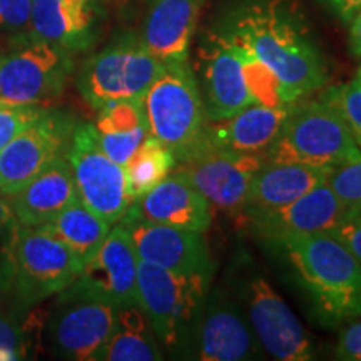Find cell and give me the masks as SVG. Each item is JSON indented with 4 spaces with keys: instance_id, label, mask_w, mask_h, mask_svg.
<instances>
[{
    "instance_id": "1",
    "label": "cell",
    "mask_w": 361,
    "mask_h": 361,
    "mask_svg": "<svg viewBox=\"0 0 361 361\" xmlns=\"http://www.w3.org/2000/svg\"><path fill=\"white\" fill-rule=\"evenodd\" d=\"M224 32L263 61L298 102L328 82L318 45L286 0H255L236 8Z\"/></svg>"
},
{
    "instance_id": "2",
    "label": "cell",
    "mask_w": 361,
    "mask_h": 361,
    "mask_svg": "<svg viewBox=\"0 0 361 361\" xmlns=\"http://www.w3.org/2000/svg\"><path fill=\"white\" fill-rule=\"evenodd\" d=\"M281 247L318 319L340 326L361 316V263L331 233L283 239Z\"/></svg>"
},
{
    "instance_id": "3",
    "label": "cell",
    "mask_w": 361,
    "mask_h": 361,
    "mask_svg": "<svg viewBox=\"0 0 361 361\" xmlns=\"http://www.w3.org/2000/svg\"><path fill=\"white\" fill-rule=\"evenodd\" d=\"M213 278L179 274L139 261L137 305L151 323L161 350L191 358L194 331Z\"/></svg>"
},
{
    "instance_id": "4",
    "label": "cell",
    "mask_w": 361,
    "mask_h": 361,
    "mask_svg": "<svg viewBox=\"0 0 361 361\" xmlns=\"http://www.w3.org/2000/svg\"><path fill=\"white\" fill-rule=\"evenodd\" d=\"M361 147L341 116L322 99L298 101L264 152L266 161L338 168L360 159Z\"/></svg>"
},
{
    "instance_id": "5",
    "label": "cell",
    "mask_w": 361,
    "mask_h": 361,
    "mask_svg": "<svg viewBox=\"0 0 361 361\" xmlns=\"http://www.w3.org/2000/svg\"><path fill=\"white\" fill-rule=\"evenodd\" d=\"M149 134L180 161L207 123L204 101L189 61L166 64L142 97Z\"/></svg>"
},
{
    "instance_id": "6",
    "label": "cell",
    "mask_w": 361,
    "mask_h": 361,
    "mask_svg": "<svg viewBox=\"0 0 361 361\" xmlns=\"http://www.w3.org/2000/svg\"><path fill=\"white\" fill-rule=\"evenodd\" d=\"M116 306L75 279L57 295L42 341L54 358L96 361L114 326Z\"/></svg>"
},
{
    "instance_id": "7",
    "label": "cell",
    "mask_w": 361,
    "mask_h": 361,
    "mask_svg": "<svg viewBox=\"0 0 361 361\" xmlns=\"http://www.w3.org/2000/svg\"><path fill=\"white\" fill-rule=\"evenodd\" d=\"M82 268L78 256L44 224H20L11 305L32 310L71 286L82 273Z\"/></svg>"
},
{
    "instance_id": "8",
    "label": "cell",
    "mask_w": 361,
    "mask_h": 361,
    "mask_svg": "<svg viewBox=\"0 0 361 361\" xmlns=\"http://www.w3.org/2000/svg\"><path fill=\"white\" fill-rule=\"evenodd\" d=\"M164 64L144 47L139 37L126 35L107 45L82 66L78 87L94 109L111 102L142 99Z\"/></svg>"
},
{
    "instance_id": "9",
    "label": "cell",
    "mask_w": 361,
    "mask_h": 361,
    "mask_svg": "<svg viewBox=\"0 0 361 361\" xmlns=\"http://www.w3.org/2000/svg\"><path fill=\"white\" fill-rule=\"evenodd\" d=\"M78 197L92 213L116 224L133 204L126 169L99 146L94 124H78L66 151Z\"/></svg>"
},
{
    "instance_id": "10",
    "label": "cell",
    "mask_w": 361,
    "mask_h": 361,
    "mask_svg": "<svg viewBox=\"0 0 361 361\" xmlns=\"http://www.w3.org/2000/svg\"><path fill=\"white\" fill-rule=\"evenodd\" d=\"M71 71L69 51L30 39L0 57V102L37 106L61 96Z\"/></svg>"
},
{
    "instance_id": "11",
    "label": "cell",
    "mask_w": 361,
    "mask_h": 361,
    "mask_svg": "<svg viewBox=\"0 0 361 361\" xmlns=\"http://www.w3.org/2000/svg\"><path fill=\"white\" fill-rule=\"evenodd\" d=\"M263 346L252 331L243 306L221 288H209L202 303L191 358L243 361L263 358Z\"/></svg>"
},
{
    "instance_id": "12",
    "label": "cell",
    "mask_w": 361,
    "mask_h": 361,
    "mask_svg": "<svg viewBox=\"0 0 361 361\" xmlns=\"http://www.w3.org/2000/svg\"><path fill=\"white\" fill-rule=\"evenodd\" d=\"M247 322L266 353L281 361L314 358V346L290 306L263 276L252 274L241 288Z\"/></svg>"
},
{
    "instance_id": "13",
    "label": "cell",
    "mask_w": 361,
    "mask_h": 361,
    "mask_svg": "<svg viewBox=\"0 0 361 361\" xmlns=\"http://www.w3.org/2000/svg\"><path fill=\"white\" fill-rule=\"evenodd\" d=\"M117 223L128 231L139 261L161 266L173 273L214 278V261L202 236L204 233L152 223L130 206Z\"/></svg>"
},
{
    "instance_id": "14",
    "label": "cell",
    "mask_w": 361,
    "mask_h": 361,
    "mask_svg": "<svg viewBox=\"0 0 361 361\" xmlns=\"http://www.w3.org/2000/svg\"><path fill=\"white\" fill-rule=\"evenodd\" d=\"M74 121L69 114L45 109L25 130L0 149V192H19L69 146Z\"/></svg>"
},
{
    "instance_id": "15",
    "label": "cell",
    "mask_w": 361,
    "mask_h": 361,
    "mask_svg": "<svg viewBox=\"0 0 361 361\" xmlns=\"http://www.w3.org/2000/svg\"><path fill=\"white\" fill-rule=\"evenodd\" d=\"M263 162L259 154L197 151L179 161L176 169L191 179L211 207L236 214L245 209L251 179Z\"/></svg>"
},
{
    "instance_id": "16",
    "label": "cell",
    "mask_w": 361,
    "mask_h": 361,
    "mask_svg": "<svg viewBox=\"0 0 361 361\" xmlns=\"http://www.w3.org/2000/svg\"><path fill=\"white\" fill-rule=\"evenodd\" d=\"M200 89L207 121H219L251 106L238 45L224 30L211 34L200 49Z\"/></svg>"
},
{
    "instance_id": "17",
    "label": "cell",
    "mask_w": 361,
    "mask_h": 361,
    "mask_svg": "<svg viewBox=\"0 0 361 361\" xmlns=\"http://www.w3.org/2000/svg\"><path fill=\"white\" fill-rule=\"evenodd\" d=\"M346 209L348 207L324 180L290 204L278 209L252 211L245 216L256 236L276 245L288 238L331 231Z\"/></svg>"
},
{
    "instance_id": "18",
    "label": "cell",
    "mask_w": 361,
    "mask_h": 361,
    "mask_svg": "<svg viewBox=\"0 0 361 361\" xmlns=\"http://www.w3.org/2000/svg\"><path fill=\"white\" fill-rule=\"evenodd\" d=\"M291 107L293 104L274 107L251 104L231 117L207 121L197 142L184 157L197 151L264 156V152L276 139Z\"/></svg>"
},
{
    "instance_id": "19",
    "label": "cell",
    "mask_w": 361,
    "mask_h": 361,
    "mask_svg": "<svg viewBox=\"0 0 361 361\" xmlns=\"http://www.w3.org/2000/svg\"><path fill=\"white\" fill-rule=\"evenodd\" d=\"M137 269L133 241L124 226L116 223L78 279L116 308H123L137 305Z\"/></svg>"
},
{
    "instance_id": "20",
    "label": "cell",
    "mask_w": 361,
    "mask_h": 361,
    "mask_svg": "<svg viewBox=\"0 0 361 361\" xmlns=\"http://www.w3.org/2000/svg\"><path fill=\"white\" fill-rule=\"evenodd\" d=\"M130 207L152 223L197 233H206L213 221L209 202L191 179L178 169L171 171Z\"/></svg>"
},
{
    "instance_id": "21",
    "label": "cell",
    "mask_w": 361,
    "mask_h": 361,
    "mask_svg": "<svg viewBox=\"0 0 361 361\" xmlns=\"http://www.w3.org/2000/svg\"><path fill=\"white\" fill-rule=\"evenodd\" d=\"M202 0H152L142 24L141 42L161 64L186 62Z\"/></svg>"
},
{
    "instance_id": "22",
    "label": "cell",
    "mask_w": 361,
    "mask_h": 361,
    "mask_svg": "<svg viewBox=\"0 0 361 361\" xmlns=\"http://www.w3.org/2000/svg\"><path fill=\"white\" fill-rule=\"evenodd\" d=\"M333 169L335 168L264 159L251 179L243 214L278 209L290 204L318 184L328 180Z\"/></svg>"
},
{
    "instance_id": "23",
    "label": "cell",
    "mask_w": 361,
    "mask_h": 361,
    "mask_svg": "<svg viewBox=\"0 0 361 361\" xmlns=\"http://www.w3.org/2000/svg\"><path fill=\"white\" fill-rule=\"evenodd\" d=\"M16 218L22 226H42L78 200L66 152L49 162L19 192L12 194Z\"/></svg>"
},
{
    "instance_id": "24",
    "label": "cell",
    "mask_w": 361,
    "mask_h": 361,
    "mask_svg": "<svg viewBox=\"0 0 361 361\" xmlns=\"http://www.w3.org/2000/svg\"><path fill=\"white\" fill-rule=\"evenodd\" d=\"M94 0H32L30 39L82 51L92 40Z\"/></svg>"
},
{
    "instance_id": "25",
    "label": "cell",
    "mask_w": 361,
    "mask_h": 361,
    "mask_svg": "<svg viewBox=\"0 0 361 361\" xmlns=\"http://www.w3.org/2000/svg\"><path fill=\"white\" fill-rule=\"evenodd\" d=\"M94 128L102 151L124 168L149 135L142 99L117 101L101 107Z\"/></svg>"
},
{
    "instance_id": "26",
    "label": "cell",
    "mask_w": 361,
    "mask_h": 361,
    "mask_svg": "<svg viewBox=\"0 0 361 361\" xmlns=\"http://www.w3.org/2000/svg\"><path fill=\"white\" fill-rule=\"evenodd\" d=\"M162 358L164 353L141 306L117 308L114 326L96 361H157Z\"/></svg>"
},
{
    "instance_id": "27",
    "label": "cell",
    "mask_w": 361,
    "mask_h": 361,
    "mask_svg": "<svg viewBox=\"0 0 361 361\" xmlns=\"http://www.w3.org/2000/svg\"><path fill=\"white\" fill-rule=\"evenodd\" d=\"M44 226L78 256L82 266L96 256L111 231V224L92 213L79 197Z\"/></svg>"
},
{
    "instance_id": "28",
    "label": "cell",
    "mask_w": 361,
    "mask_h": 361,
    "mask_svg": "<svg viewBox=\"0 0 361 361\" xmlns=\"http://www.w3.org/2000/svg\"><path fill=\"white\" fill-rule=\"evenodd\" d=\"M42 329V319L32 310L11 303L0 306V361L34 358Z\"/></svg>"
},
{
    "instance_id": "29",
    "label": "cell",
    "mask_w": 361,
    "mask_h": 361,
    "mask_svg": "<svg viewBox=\"0 0 361 361\" xmlns=\"http://www.w3.org/2000/svg\"><path fill=\"white\" fill-rule=\"evenodd\" d=\"M176 164L178 161L173 151L149 134L124 166L133 202L157 186L176 168Z\"/></svg>"
},
{
    "instance_id": "30",
    "label": "cell",
    "mask_w": 361,
    "mask_h": 361,
    "mask_svg": "<svg viewBox=\"0 0 361 361\" xmlns=\"http://www.w3.org/2000/svg\"><path fill=\"white\" fill-rule=\"evenodd\" d=\"M236 42V40H234ZM239 59H241L243 72H245V80L247 92H250L252 104H259V106H288V104H295L291 101L290 94L286 92L284 85L276 74L259 61L258 57L252 54L250 49L245 45L238 44Z\"/></svg>"
},
{
    "instance_id": "31",
    "label": "cell",
    "mask_w": 361,
    "mask_h": 361,
    "mask_svg": "<svg viewBox=\"0 0 361 361\" xmlns=\"http://www.w3.org/2000/svg\"><path fill=\"white\" fill-rule=\"evenodd\" d=\"M319 99L341 116L355 142L361 147V84L358 79L326 87Z\"/></svg>"
},
{
    "instance_id": "32",
    "label": "cell",
    "mask_w": 361,
    "mask_h": 361,
    "mask_svg": "<svg viewBox=\"0 0 361 361\" xmlns=\"http://www.w3.org/2000/svg\"><path fill=\"white\" fill-rule=\"evenodd\" d=\"M19 221H12L0 228V300L11 303L13 279H16V245Z\"/></svg>"
},
{
    "instance_id": "33",
    "label": "cell",
    "mask_w": 361,
    "mask_h": 361,
    "mask_svg": "<svg viewBox=\"0 0 361 361\" xmlns=\"http://www.w3.org/2000/svg\"><path fill=\"white\" fill-rule=\"evenodd\" d=\"M44 107L0 102V149L44 114Z\"/></svg>"
},
{
    "instance_id": "34",
    "label": "cell",
    "mask_w": 361,
    "mask_h": 361,
    "mask_svg": "<svg viewBox=\"0 0 361 361\" xmlns=\"http://www.w3.org/2000/svg\"><path fill=\"white\" fill-rule=\"evenodd\" d=\"M328 184L346 207L361 206V157L333 169Z\"/></svg>"
},
{
    "instance_id": "35",
    "label": "cell",
    "mask_w": 361,
    "mask_h": 361,
    "mask_svg": "<svg viewBox=\"0 0 361 361\" xmlns=\"http://www.w3.org/2000/svg\"><path fill=\"white\" fill-rule=\"evenodd\" d=\"M333 236L348 247L351 255L361 263V206L348 207L335 228L331 229Z\"/></svg>"
},
{
    "instance_id": "36",
    "label": "cell",
    "mask_w": 361,
    "mask_h": 361,
    "mask_svg": "<svg viewBox=\"0 0 361 361\" xmlns=\"http://www.w3.org/2000/svg\"><path fill=\"white\" fill-rule=\"evenodd\" d=\"M32 0H0V29L29 30Z\"/></svg>"
},
{
    "instance_id": "37",
    "label": "cell",
    "mask_w": 361,
    "mask_h": 361,
    "mask_svg": "<svg viewBox=\"0 0 361 361\" xmlns=\"http://www.w3.org/2000/svg\"><path fill=\"white\" fill-rule=\"evenodd\" d=\"M336 358L345 361H361V319L343 329L336 345Z\"/></svg>"
},
{
    "instance_id": "38",
    "label": "cell",
    "mask_w": 361,
    "mask_h": 361,
    "mask_svg": "<svg viewBox=\"0 0 361 361\" xmlns=\"http://www.w3.org/2000/svg\"><path fill=\"white\" fill-rule=\"evenodd\" d=\"M323 2L343 22H350L361 8V0H323Z\"/></svg>"
},
{
    "instance_id": "39",
    "label": "cell",
    "mask_w": 361,
    "mask_h": 361,
    "mask_svg": "<svg viewBox=\"0 0 361 361\" xmlns=\"http://www.w3.org/2000/svg\"><path fill=\"white\" fill-rule=\"evenodd\" d=\"M350 29V47L355 56L361 57V8L355 13Z\"/></svg>"
},
{
    "instance_id": "40",
    "label": "cell",
    "mask_w": 361,
    "mask_h": 361,
    "mask_svg": "<svg viewBox=\"0 0 361 361\" xmlns=\"http://www.w3.org/2000/svg\"><path fill=\"white\" fill-rule=\"evenodd\" d=\"M16 213H13V206H12V197L8 194L0 192V228L6 226L12 221H16Z\"/></svg>"
},
{
    "instance_id": "41",
    "label": "cell",
    "mask_w": 361,
    "mask_h": 361,
    "mask_svg": "<svg viewBox=\"0 0 361 361\" xmlns=\"http://www.w3.org/2000/svg\"><path fill=\"white\" fill-rule=\"evenodd\" d=\"M358 82L361 84V69H360V72H358Z\"/></svg>"
}]
</instances>
